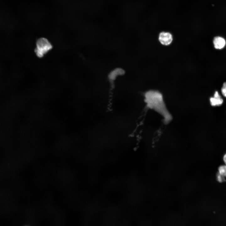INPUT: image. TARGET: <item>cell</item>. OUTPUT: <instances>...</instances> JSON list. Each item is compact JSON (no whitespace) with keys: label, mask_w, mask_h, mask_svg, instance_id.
<instances>
[{"label":"cell","mask_w":226,"mask_h":226,"mask_svg":"<svg viewBox=\"0 0 226 226\" xmlns=\"http://www.w3.org/2000/svg\"><path fill=\"white\" fill-rule=\"evenodd\" d=\"M218 170L220 174L226 178V165L220 166L218 168Z\"/></svg>","instance_id":"7"},{"label":"cell","mask_w":226,"mask_h":226,"mask_svg":"<svg viewBox=\"0 0 226 226\" xmlns=\"http://www.w3.org/2000/svg\"><path fill=\"white\" fill-rule=\"evenodd\" d=\"M223 160L225 165H226V153H225L223 157Z\"/></svg>","instance_id":"10"},{"label":"cell","mask_w":226,"mask_h":226,"mask_svg":"<svg viewBox=\"0 0 226 226\" xmlns=\"http://www.w3.org/2000/svg\"><path fill=\"white\" fill-rule=\"evenodd\" d=\"M126 73L125 70L121 67H116L112 69L107 76L108 80L111 83L115 82L117 78L124 76Z\"/></svg>","instance_id":"3"},{"label":"cell","mask_w":226,"mask_h":226,"mask_svg":"<svg viewBox=\"0 0 226 226\" xmlns=\"http://www.w3.org/2000/svg\"><path fill=\"white\" fill-rule=\"evenodd\" d=\"M221 91L223 95L226 97V82L223 83L221 89Z\"/></svg>","instance_id":"9"},{"label":"cell","mask_w":226,"mask_h":226,"mask_svg":"<svg viewBox=\"0 0 226 226\" xmlns=\"http://www.w3.org/2000/svg\"><path fill=\"white\" fill-rule=\"evenodd\" d=\"M217 180L219 183H221L226 181L225 177L220 174L218 172L216 174Z\"/></svg>","instance_id":"8"},{"label":"cell","mask_w":226,"mask_h":226,"mask_svg":"<svg viewBox=\"0 0 226 226\" xmlns=\"http://www.w3.org/2000/svg\"><path fill=\"white\" fill-rule=\"evenodd\" d=\"M213 43L214 47L216 49H222L224 48L226 45L225 39L223 37L220 36L214 37Z\"/></svg>","instance_id":"5"},{"label":"cell","mask_w":226,"mask_h":226,"mask_svg":"<svg viewBox=\"0 0 226 226\" xmlns=\"http://www.w3.org/2000/svg\"><path fill=\"white\" fill-rule=\"evenodd\" d=\"M144 96L147 107L162 116L164 123H169L172 117L166 107L162 94L158 91L149 90L144 93Z\"/></svg>","instance_id":"1"},{"label":"cell","mask_w":226,"mask_h":226,"mask_svg":"<svg viewBox=\"0 0 226 226\" xmlns=\"http://www.w3.org/2000/svg\"><path fill=\"white\" fill-rule=\"evenodd\" d=\"M52 46L48 40L45 38L39 39L36 42L35 51L36 55L39 57H43L52 48Z\"/></svg>","instance_id":"2"},{"label":"cell","mask_w":226,"mask_h":226,"mask_svg":"<svg viewBox=\"0 0 226 226\" xmlns=\"http://www.w3.org/2000/svg\"><path fill=\"white\" fill-rule=\"evenodd\" d=\"M159 40L160 43L164 45L167 46L171 44L173 40L172 35L168 32H161L159 36Z\"/></svg>","instance_id":"4"},{"label":"cell","mask_w":226,"mask_h":226,"mask_svg":"<svg viewBox=\"0 0 226 226\" xmlns=\"http://www.w3.org/2000/svg\"><path fill=\"white\" fill-rule=\"evenodd\" d=\"M210 101L211 105L213 106L220 105L223 102V99L217 91L215 92L213 97L210 98Z\"/></svg>","instance_id":"6"}]
</instances>
